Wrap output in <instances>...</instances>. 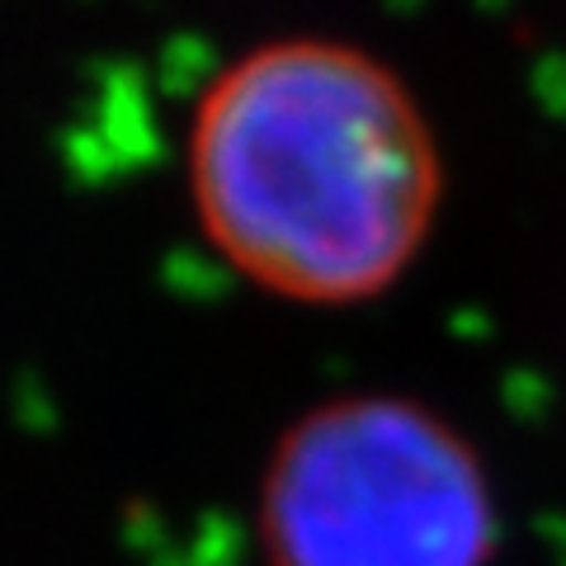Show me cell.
I'll return each instance as SVG.
<instances>
[{
  "label": "cell",
  "mask_w": 566,
  "mask_h": 566,
  "mask_svg": "<svg viewBox=\"0 0 566 566\" xmlns=\"http://www.w3.org/2000/svg\"><path fill=\"white\" fill-rule=\"evenodd\" d=\"M185 189L203 241L260 293L345 307L420 255L444 156L378 52L283 33L212 71L189 109Z\"/></svg>",
  "instance_id": "obj_1"
},
{
  "label": "cell",
  "mask_w": 566,
  "mask_h": 566,
  "mask_svg": "<svg viewBox=\"0 0 566 566\" xmlns=\"http://www.w3.org/2000/svg\"><path fill=\"white\" fill-rule=\"evenodd\" d=\"M255 534L270 566H486L495 491L476 444L434 406L349 392L274 439Z\"/></svg>",
  "instance_id": "obj_2"
}]
</instances>
